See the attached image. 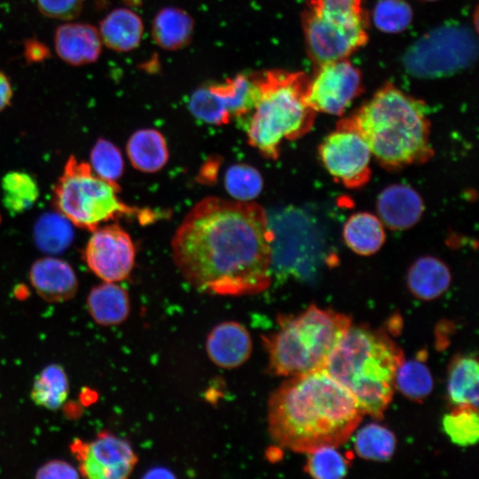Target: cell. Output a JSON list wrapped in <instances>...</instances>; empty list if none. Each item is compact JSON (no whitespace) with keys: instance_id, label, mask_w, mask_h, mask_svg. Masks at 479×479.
<instances>
[{"instance_id":"obj_37","label":"cell","mask_w":479,"mask_h":479,"mask_svg":"<svg viewBox=\"0 0 479 479\" xmlns=\"http://www.w3.org/2000/svg\"><path fill=\"white\" fill-rule=\"evenodd\" d=\"M35 478H79L78 468L62 459H51L42 465L35 472Z\"/></svg>"},{"instance_id":"obj_24","label":"cell","mask_w":479,"mask_h":479,"mask_svg":"<svg viewBox=\"0 0 479 479\" xmlns=\"http://www.w3.org/2000/svg\"><path fill=\"white\" fill-rule=\"evenodd\" d=\"M342 236L345 244L361 255L379 251L386 237L382 222L378 216L368 212L351 215L344 224Z\"/></svg>"},{"instance_id":"obj_26","label":"cell","mask_w":479,"mask_h":479,"mask_svg":"<svg viewBox=\"0 0 479 479\" xmlns=\"http://www.w3.org/2000/svg\"><path fill=\"white\" fill-rule=\"evenodd\" d=\"M3 204L11 214H20L32 208L39 197V186L28 173L12 170L1 181Z\"/></svg>"},{"instance_id":"obj_2","label":"cell","mask_w":479,"mask_h":479,"mask_svg":"<svg viewBox=\"0 0 479 479\" xmlns=\"http://www.w3.org/2000/svg\"><path fill=\"white\" fill-rule=\"evenodd\" d=\"M362 415L350 392L325 369L288 377L267 404L271 438L294 452L340 447L354 433Z\"/></svg>"},{"instance_id":"obj_4","label":"cell","mask_w":479,"mask_h":479,"mask_svg":"<svg viewBox=\"0 0 479 479\" xmlns=\"http://www.w3.org/2000/svg\"><path fill=\"white\" fill-rule=\"evenodd\" d=\"M404 359L402 349L385 332L351 324L324 369L350 392L363 414L381 419Z\"/></svg>"},{"instance_id":"obj_19","label":"cell","mask_w":479,"mask_h":479,"mask_svg":"<svg viewBox=\"0 0 479 479\" xmlns=\"http://www.w3.org/2000/svg\"><path fill=\"white\" fill-rule=\"evenodd\" d=\"M452 274L440 259L426 255L418 258L407 273L409 291L417 298L431 301L438 298L449 288Z\"/></svg>"},{"instance_id":"obj_6","label":"cell","mask_w":479,"mask_h":479,"mask_svg":"<svg viewBox=\"0 0 479 479\" xmlns=\"http://www.w3.org/2000/svg\"><path fill=\"white\" fill-rule=\"evenodd\" d=\"M278 323L279 329L263 341L270 372L285 377L324 369L352 324L348 316L316 305L294 316H280Z\"/></svg>"},{"instance_id":"obj_3","label":"cell","mask_w":479,"mask_h":479,"mask_svg":"<svg viewBox=\"0 0 479 479\" xmlns=\"http://www.w3.org/2000/svg\"><path fill=\"white\" fill-rule=\"evenodd\" d=\"M339 124L357 131L388 168L422 162L432 154L426 105L390 83Z\"/></svg>"},{"instance_id":"obj_14","label":"cell","mask_w":479,"mask_h":479,"mask_svg":"<svg viewBox=\"0 0 479 479\" xmlns=\"http://www.w3.org/2000/svg\"><path fill=\"white\" fill-rule=\"evenodd\" d=\"M252 348L248 330L236 321H224L215 326L206 340L209 359L224 369H234L245 364L251 356Z\"/></svg>"},{"instance_id":"obj_33","label":"cell","mask_w":479,"mask_h":479,"mask_svg":"<svg viewBox=\"0 0 479 479\" xmlns=\"http://www.w3.org/2000/svg\"><path fill=\"white\" fill-rule=\"evenodd\" d=\"M188 107L194 117L208 124L223 125L232 119L222 98L210 84L200 87L192 92Z\"/></svg>"},{"instance_id":"obj_12","label":"cell","mask_w":479,"mask_h":479,"mask_svg":"<svg viewBox=\"0 0 479 479\" xmlns=\"http://www.w3.org/2000/svg\"><path fill=\"white\" fill-rule=\"evenodd\" d=\"M80 475L90 479H124L133 472L137 456L130 444L108 431L94 440L75 439L70 446Z\"/></svg>"},{"instance_id":"obj_39","label":"cell","mask_w":479,"mask_h":479,"mask_svg":"<svg viewBox=\"0 0 479 479\" xmlns=\"http://www.w3.org/2000/svg\"><path fill=\"white\" fill-rule=\"evenodd\" d=\"M12 94V87L9 78L0 71V112L10 105Z\"/></svg>"},{"instance_id":"obj_18","label":"cell","mask_w":479,"mask_h":479,"mask_svg":"<svg viewBox=\"0 0 479 479\" xmlns=\"http://www.w3.org/2000/svg\"><path fill=\"white\" fill-rule=\"evenodd\" d=\"M86 304L94 322L103 326L124 322L130 310L129 294L117 282L104 281L93 287L87 295Z\"/></svg>"},{"instance_id":"obj_22","label":"cell","mask_w":479,"mask_h":479,"mask_svg":"<svg viewBox=\"0 0 479 479\" xmlns=\"http://www.w3.org/2000/svg\"><path fill=\"white\" fill-rule=\"evenodd\" d=\"M126 150L133 167L145 173L161 169L169 159L165 137L154 129L135 131L127 142Z\"/></svg>"},{"instance_id":"obj_17","label":"cell","mask_w":479,"mask_h":479,"mask_svg":"<svg viewBox=\"0 0 479 479\" xmlns=\"http://www.w3.org/2000/svg\"><path fill=\"white\" fill-rule=\"evenodd\" d=\"M58 56L72 66L98 60L102 48L98 30L90 24L69 22L57 27L54 35Z\"/></svg>"},{"instance_id":"obj_36","label":"cell","mask_w":479,"mask_h":479,"mask_svg":"<svg viewBox=\"0 0 479 479\" xmlns=\"http://www.w3.org/2000/svg\"><path fill=\"white\" fill-rule=\"evenodd\" d=\"M39 11L46 17L62 20L76 18L83 0H36Z\"/></svg>"},{"instance_id":"obj_25","label":"cell","mask_w":479,"mask_h":479,"mask_svg":"<svg viewBox=\"0 0 479 479\" xmlns=\"http://www.w3.org/2000/svg\"><path fill=\"white\" fill-rule=\"evenodd\" d=\"M69 394V381L62 365L51 364L35 376L30 397L38 406L50 411L62 407Z\"/></svg>"},{"instance_id":"obj_21","label":"cell","mask_w":479,"mask_h":479,"mask_svg":"<svg viewBox=\"0 0 479 479\" xmlns=\"http://www.w3.org/2000/svg\"><path fill=\"white\" fill-rule=\"evenodd\" d=\"M193 28V19L187 12L177 7H165L153 20L152 36L159 47L177 51L189 44Z\"/></svg>"},{"instance_id":"obj_35","label":"cell","mask_w":479,"mask_h":479,"mask_svg":"<svg viewBox=\"0 0 479 479\" xmlns=\"http://www.w3.org/2000/svg\"><path fill=\"white\" fill-rule=\"evenodd\" d=\"M373 19L379 30L399 33L411 24L412 11L404 0H380L373 9Z\"/></svg>"},{"instance_id":"obj_40","label":"cell","mask_w":479,"mask_h":479,"mask_svg":"<svg viewBox=\"0 0 479 479\" xmlns=\"http://www.w3.org/2000/svg\"><path fill=\"white\" fill-rule=\"evenodd\" d=\"M426 1H436V0H426Z\"/></svg>"},{"instance_id":"obj_1","label":"cell","mask_w":479,"mask_h":479,"mask_svg":"<svg viewBox=\"0 0 479 479\" xmlns=\"http://www.w3.org/2000/svg\"><path fill=\"white\" fill-rule=\"evenodd\" d=\"M271 239L258 204L207 197L177 229L172 256L183 278L200 292L255 294L271 281Z\"/></svg>"},{"instance_id":"obj_31","label":"cell","mask_w":479,"mask_h":479,"mask_svg":"<svg viewBox=\"0 0 479 479\" xmlns=\"http://www.w3.org/2000/svg\"><path fill=\"white\" fill-rule=\"evenodd\" d=\"M336 447H321L307 453L304 471L315 479H341L349 470V458Z\"/></svg>"},{"instance_id":"obj_34","label":"cell","mask_w":479,"mask_h":479,"mask_svg":"<svg viewBox=\"0 0 479 479\" xmlns=\"http://www.w3.org/2000/svg\"><path fill=\"white\" fill-rule=\"evenodd\" d=\"M89 164L97 176L114 184H117L124 169L120 149L106 138L98 139L91 148Z\"/></svg>"},{"instance_id":"obj_30","label":"cell","mask_w":479,"mask_h":479,"mask_svg":"<svg viewBox=\"0 0 479 479\" xmlns=\"http://www.w3.org/2000/svg\"><path fill=\"white\" fill-rule=\"evenodd\" d=\"M443 429L452 444L467 447L475 444L479 436L477 408L457 405L442 420Z\"/></svg>"},{"instance_id":"obj_15","label":"cell","mask_w":479,"mask_h":479,"mask_svg":"<svg viewBox=\"0 0 479 479\" xmlns=\"http://www.w3.org/2000/svg\"><path fill=\"white\" fill-rule=\"evenodd\" d=\"M29 280L37 294L49 302L72 299L78 290V279L73 267L53 256L40 258L29 270Z\"/></svg>"},{"instance_id":"obj_5","label":"cell","mask_w":479,"mask_h":479,"mask_svg":"<svg viewBox=\"0 0 479 479\" xmlns=\"http://www.w3.org/2000/svg\"><path fill=\"white\" fill-rule=\"evenodd\" d=\"M253 76L258 96L245 118L248 142L264 156L276 159L283 140L298 138L313 125L316 113L305 100L310 77L279 69Z\"/></svg>"},{"instance_id":"obj_7","label":"cell","mask_w":479,"mask_h":479,"mask_svg":"<svg viewBox=\"0 0 479 479\" xmlns=\"http://www.w3.org/2000/svg\"><path fill=\"white\" fill-rule=\"evenodd\" d=\"M302 25L310 59L318 67L347 59L368 39L363 0H309Z\"/></svg>"},{"instance_id":"obj_16","label":"cell","mask_w":479,"mask_h":479,"mask_svg":"<svg viewBox=\"0 0 479 479\" xmlns=\"http://www.w3.org/2000/svg\"><path fill=\"white\" fill-rule=\"evenodd\" d=\"M424 205L420 195L411 186L395 184L384 188L377 199L378 217L395 231L411 228L420 219Z\"/></svg>"},{"instance_id":"obj_29","label":"cell","mask_w":479,"mask_h":479,"mask_svg":"<svg viewBox=\"0 0 479 479\" xmlns=\"http://www.w3.org/2000/svg\"><path fill=\"white\" fill-rule=\"evenodd\" d=\"M433 377L422 357L404 361L398 366L394 387L412 401H422L433 389Z\"/></svg>"},{"instance_id":"obj_32","label":"cell","mask_w":479,"mask_h":479,"mask_svg":"<svg viewBox=\"0 0 479 479\" xmlns=\"http://www.w3.org/2000/svg\"><path fill=\"white\" fill-rule=\"evenodd\" d=\"M224 180L227 192L240 201H251L261 193L263 185L260 172L244 163L229 167Z\"/></svg>"},{"instance_id":"obj_27","label":"cell","mask_w":479,"mask_h":479,"mask_svg":"<svg viewBox=\"0 0 479 479\" xmlns=\"http://www.w3.org/2000/svg\"><path fill=\"white\" fill-rule=\"evenodd\" d=\"M396 445L397 440L393 432L377 423L364 426L354 438L356 453L367 460H389L395 452Z\"/></svg>"},{"instance_id":"obj_10","label":"cell","mask_w":479,"mask_h":479,"mask_svg":"<svg viewBox=\"0 0 479 479\" xmlns=\"http://www.w3.org/2000/svg\"><path fill=\"white\" fill-rule=\"evenodd\" d=\"M318 154L327 172L347 187H359L370 177L371 150L349 127L338 124L320 144Z\"/></svg>"},{"instance_id":"obj_13","label":"cell","mask_w":479,"mask_h":479,"mask_svg":"<svg viewBox=\"0 0 479 479\" xmlns=\"http://www.w3.org/2000/svg\"><path fill=\"white\" fill-rule=\"evenodd\" d=\"M135 247L127 232L117 224L92 231L83 252L88 268L103 281L119 282L130 274Z\"/></svg>"},{"instance_id":"obj_23","label":"cell","mask_w":479,"mask_h":479,"mask_svg":"<svg viewBox=\"0 0 479 479\" xmlns=\"http://www.w3.org/2000/svg\"><path fill=\"white\" fill-rule=\"evenodd\" d=\"M478 362L473 355H459L449 366L447 395L450 402L457 405L478 408Z\"/></svg>"},{"instance_id":"obj_9","label":"cell","mask_w":479,"mask_h":479,"mask_svg":"<svg viewBox=\"0 0 479 479\" xmlns=\"http://www.w3.org/2000/svg\"><path fill=\"white\" fill-rule=\"evenodd\" d=\"M476 53L477 43L468 27L444 25L412 45L404 57V65L416 77H440L470 66Z\"/></svg>"},{"instance_id":"obj_28","label":"cell","mask_w":479,"mask_h":479,"mask_svg":"<svg viewBox=\"0 0 479 479\" xmlns=\"http://www.w3.org/2000/svg\"><path fill=\"white\" fill-rule=\"evenodd\" d=\"M70 224L59 212L41 216L34 226L35 243L42 251L50 254L64 251L74 238Z\"/></svg>"},{"instance_id":"obj_11","label":"cell","mask_w":479,"mask_h":479,"mask_svg":"<svg viewBox=\"0 0 479 479\" xmlns=\"http://www.w3.org/2000/svg\"><path fill=\"white\" fill-rule=\"evenodd\" d=\"M360 71L347 59L317 67L305 92L307 105L315 112L342 114L362 91Z\"/></svg>"},{"instance_id":"obj_20","label":"cell","mask_w":479,"mask_h":479,"mask_svg":"<svg viewBox=\"0 0 479 479\" xmlns=\"http://www.w3.org/2000/svg\"><path fill=\"white\" fill-rule=\"evenodd\" d=\"M144 25L141 18L127 8L114 9L100 22L98 33L109 49L126 52L136 49L142 39Z\"/></svg>"},{"instance_id":"obj_8","label":"cell","mask_w":479,"mask_h":479,"mask_svg":"<svg viewBox=\"0 0 479 479\" xmlns=\"http://www.w3.org/2000/svg\"><path fill=\"white\" fill-rule=\"evenodd\" d=\"M119 186L97 176L89 163L71 156L53 189L59 213L77 227L94 231L102 223L134 209L118 196Z\"/></svg>"},{"instance_id":"obj_38","label":"cell","mask_w":479,"mask_h":479,"mask_svg":"<svg viewBox=\"0 0 479 479\" xmlns=\"http://www.w3.org/2000/svg\"><path fill=\"white\" fill-rule=\"evenodd\" d=\"M50 51L47 47L35 40H29L26 43L25 55L27 60L32 62L43 60L48 57Z\"/></svg>"}]
</instances>
